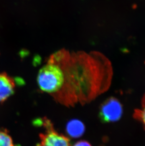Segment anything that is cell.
<instances>
[{
    "mask_svg": "<svg viewBox=\"0 0 145 146\" xmlns=\"http://www.w3.org/2000/svg\"><path fill=\"white\" fill-rule=\"evenodd\" d=\"M66 131L67 135L71 138H80L85 132V125L82 121L78 119H72L67 123Z\"/></svg>",
    "mask_w": 145,
    "mask_h": 146,
    "instance_id": "cell-6",
    "label": "cell"
},
{
    "mask_svg": "<svg viewBox=\"0 0 145 146\" xmlns=\"http://www.w3.org/2000/svg\"><path fill=\"white\" fill-rule=\"evenodd\" d=\"M133 117L140 122L145 129V93L141 99V108L134 110Z\"/></svg>",
    "mask_w": 145,
    "mask_h": 146,
    "instance_id": "cell-7",
    "label": "cell"
},
{
    "mask_svg": "<svg viewBox=\"0 0 145 146\" xmlns=\"http://www.w3.org/2000/svg\"><path fill=\"white\" fill-rule=\"evenodd\" d=\"M16 81L5 72L0 73V103L3 102L14 94Z\"/></svg>",
    "mask_w": 145,
    "mask_h": 146,
    "instance_id": "cell-5",
    "label": "cell"
},
{
    "mask_svg": "<svg viewBox=\"0 0 145 146\" xmlns=\"http://www.w3.org/2000/svg\"><path fill=\"white\" fill-rule=\"evenodd\" d=\"M65 82L64 72L59 64L48 60V62L39 70L37 83L44 92L55 98L63 88Z\"/></svg>",
    "mask_w": 145,
    "mask_h": 146,
    "instance_id": "cell-2",
    "label": "cell"
},
{
    "mask_svg": "<svg viewBox=\"0 0 145 146\" xmlns=\"http://www.w3.org/2000/svg\"><path fill=\"white\" fill-rule=\"evenodd\" d=\"M49 60L59 64L64 72V84L54 99L65 106L90 102L111 85L112 66L100 52L71 54L60 50L53 54Z\"/></svg>",
    "mask_w": 145,
    "mask_h": 146,
    "instance_id": "cell-1",
    "label": "cell"
},
{
    "mask_svg": "<svg viewBox=\"0 0 145 146\" xmlns=\"http://www.w3.org/2000/svg\"><path fill=\"white\" fill-rule=\"evenodd\" d=\"M123 113V106L119 99L115 97H110L100 105L99 119L104 123H115L120 120Z\"/></svg>",
    "mask_w": 145,
    "mask_h": 146,
    "instance_id": "cell-4",
    "label": "cell"
},
{
    "mask_svg": "<svg viewBox=\"0 0 145 146\" xmlns=\"http://www.w3.org/2000/svg\"><path fill=\"white\" fill-rule=\"evenodd\" d=\"M0 146H15L11 137L5 130H0Z\"/></svg>",
    "mask_w": 145,
    "mask_h": 146,
    "instance_id": "cell-8",
    "label": "cell"
},
{
    "mask_svg": "<svg viewBox=\"0 0 145 146\" xmlns=\"http://www.w3.org/2000/svg\"><path fill=\"white\" fill-rule=\"evenodd\" d=\"M72 146H92L89 142L86 141H80L76 142Z\"/></svg>",
    "mask_w": 145,
    "mask_h": 146,
    "instance_id": "cell-9",
    "label": "cell"
},
{
    "mask_svg": "<svg viewBox=\"0 0 145 146\" xmlns=\"http://www.w3.org/2000/svg\"><path fill=\"white\" fill-rule=\"evenodd\" d=\"M34 124L43 126L45 130V132L39 134L40 141L36 146H71L69 138L57 132L53 124L46 118L37 119Z\"/></svg>",
    "mask_w": 145,
    "mask_h": 146,
    "instance_id": "cell-3",
    "label": "cell"
}]
</instances>
